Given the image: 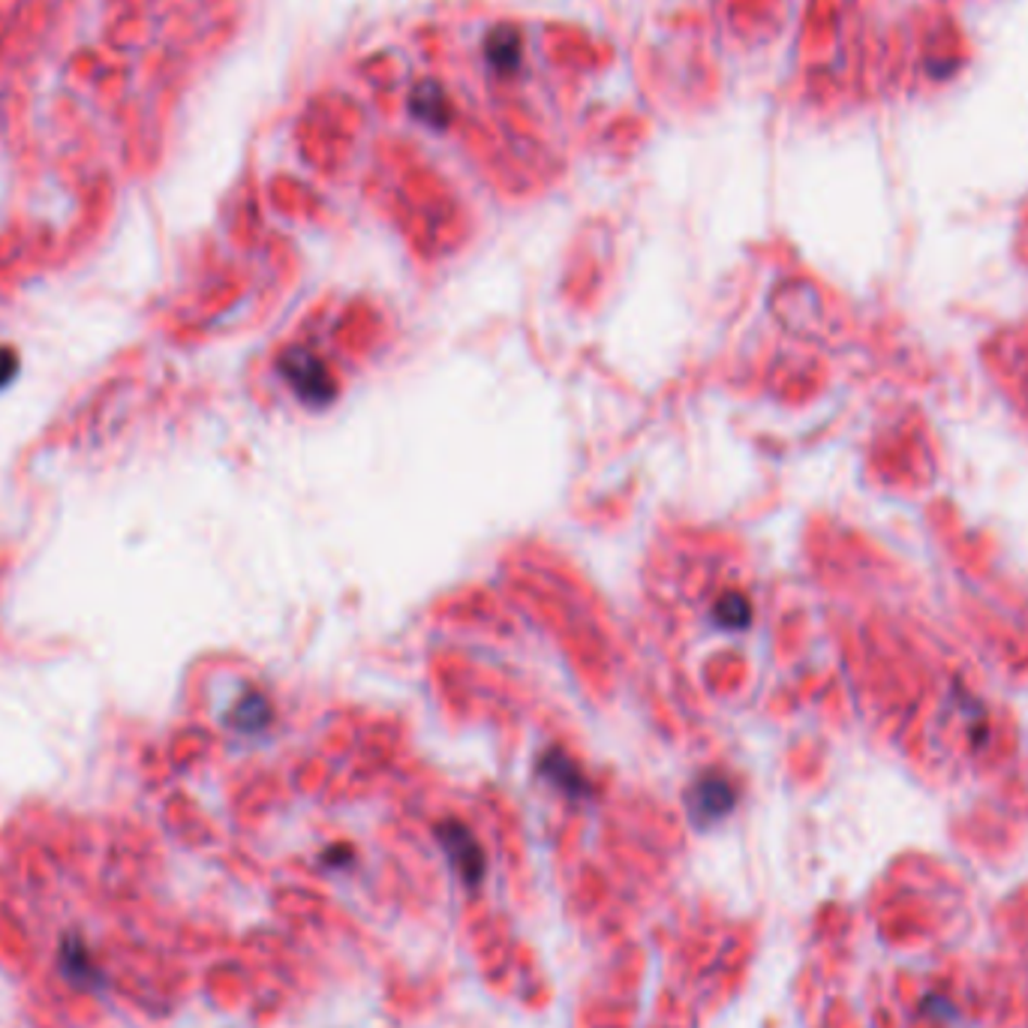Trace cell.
I'll return each mask as SVG.
<instances>
[{"label":"cell","mask_w":1028,"mask_h":1028,"mask_svg":"<svg viewBox=\"0 0 1028 1028\" xmlns=\"http://www.w3.org/2000/svg\"><path fill=\"white\" fill-rule=\"evenodd\" d=\"M719 620L725 625H746L749 623V605L743 596H728L719 601Z\"/></svg>","instance_id":"cell-6"},{"label":"cell","mask_w":1028,"mask_h":1028,"mask_svg":"<svg viewBox=\"0 0 1028 1028\" xmlns=\"http://www.w3.org/2000/svg\"><path fill=\"white\" fill-rule=\"evenodd\" d=\"M734 809V788L722 776H707L689 795V812L698 824H713Z\"/></svg>","instance_id":"cell-3"},{"label":"cell","mask_w":1028,"mask_h":1028,"mask_svg":"<svg viewBox=\"0 0 1028 1028\" xmlns=\"http://www.w3.org/2000/svg\"><path fill=\"white\" fill-rule=\"evenodd\" d=\"M283 373L295 385L299 397L310 404H328L334 397V382L328 377L326 365L313 358L310 352H289L283 358Z\"/></svg>","instance_id":"cell-2"},{"label":"cell","mask_w":1028,"mask_h":1028,"mask_svg":"<svg viewBox=\"0 0 1028 1028\" xmlns=\"http://www.w3.org/2000/svg\"><path fill=\"white\" fill-rule=\"evenodd\" d=\"M409 109H413V115L418 120H424L430 127H445L452 120L448 97H445V91L436 81H421L413 91V97H409Z\"/></svg>","instance_id":"cell-5"},{"label":"cell","mask_w":1028,"mask_h":1028,"mask_svg":"<svg viewBox=\"0 0 1028 1028\" xmlns=\"http://www.w3.org/2000/svg\"><path fill=\"white\" fill-rule=\"evenodd\" d=\"M436 836H440V846H443L448 863H452L455 873L460 875V881L469 887L482 885L484 873H487V860H484L479 839L469 834L460 821H445V824H440Z\"/></svg>","instance_id":"cell-1"},{"label":"cell","mask_w":1028,"mask_h":1028,"mask_svg":"<svg viewBox=\"0 0 1028 1028\" xmlns=\"http://www.w3.org/2000/svg\"><path fill=\"white\" fill-rule=\"evenodd\" d=\"M484 52H487V61H491V66H494L496 73H499V76H508V73H515V69L521 66V54H523L521 34H518L511 25L494 27V30L487 34Z\"/></svg>","instance_id":"cell-4"}]
</instances>
